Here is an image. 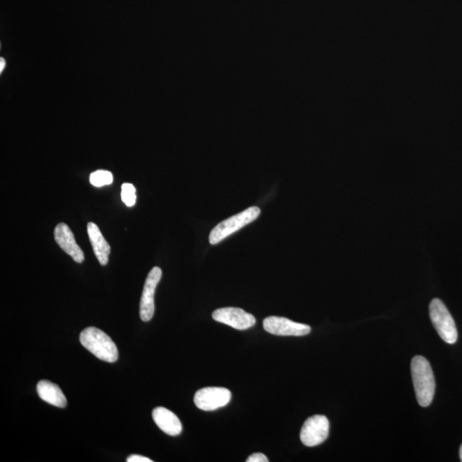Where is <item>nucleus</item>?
I'll return each mask as SVG.
<instances>
[{
	"mask_svg": "<svg viewBox=\"0 0 462 462\" xmlns=\"http://www.w3.org/2000/svg\"><path fill=\"white\" fill-rule=\"evenodd\" d=\"M122 201L127 206H133L137 201L135 187L131 183H123L122 185Z\"/></svg>",
	"mask_w": 462,
	"mask_h": 462,
	"instance_id": "obj_15",
	"label": "nucleus"
},
{
	"mask_svg": "<svg viewBox=\"0 0 462 462\" xmlns=\"http://www.w3.org/2000/svg\"><path fill=\"white\" fill-rule=\"evenodd\" d=\"M260 214L261 209L258 206H252V208L244 210L242 213L221 222L210 233L209 242L212 245H216L227 238L229 236L232 235L233 233L241 230L246 225L256 220Z\"/></svg>",
	"mask_w": 462,
	"mask_h": 462,
	"instance_id": "obj_3",
	"label": "nucleus"
},
{
	"mask_svg": "<svg viewBox=\"0 0 462 462\" xmlns=\"http://www.w3.org/2000/svg\"><path fill=\"white\" fill-rule=\"evenodd\" d=\"M247 462H268V457L265 456L264 454L261 453H255L252 454L249 458H247Z\"/></svg>",
	"mask_w": 462,
	"mask_h": 462,
	"instance_id": "obj_16",
	"label": "nucleus"
},
{
	"mask_svg": "<svg viewBox=\"0 0 462 462\" xmlns=\"http://www.w3.org/2000/svg\"><path fill=\"white\" fill-rule=\"evenodd\" d=\"M213 318L217 322L240 330L253 328L256 323L253 315L238 307L220 308L213 311Z\"/></svg>",
	"mask_w": 462,
	"mask_h": 462,
	"instance_id": "obj_7",
	"label": "nucleus"
},
{
	"mask_svg": "<svg viewBox=\"0 0 462 462\" xmlns=\"http://www.w3.org/2000/svg\"><path fill=\"white\" fill-rule=\"evenodd\" d=\"M112 182H114V175L110 171L99 170L90 175V183L97 187L110 185Z\"/></svg>",
	"mask_w": 462,
	"mask_h": 462,
	"instance_id": "obj_14",
	"label": "nucleus"
},
{
	"mask_svg": "<svg viewBox=\"0 0 462 462\" xmlns=\"http://www.w3.org/2000/svg\"><path fill=\"white\" fill-rule=\"evenodd\" d=\"M161 277H162V270L157 266L153 268L146 277L140 302V317L144 322L151 321L155 311L154 294Z\"/></svg>",
	"mask_w": 462,
	"mask_h": 462,
	"instance_id": "obj_9",
	"label": "nucleus"
},
{
	"mask_svg": "<svg viewBox=\"0 0 462 462\" xmlns=\"http://www.w3.org/2000/svg\"><path fill=\"white\" fill-rule=\"evenodd\" d=\"M329 429V420L325 416H311L303 424L300 431V440L307 447L321 445L328 439Z\"/></svg>",
	"mask_w": 462,
	"mask_h": 462,
	"instance_id": "obj_5",
	"label": "nucleus"
},
{
	"mask_svg": "<svg viewBox=\"0 0 462 462\" xmlns=\"http://www.w3.org/2000/svg\"><path fill=\"white\" fill-rule=\"evenodd\" d=\"M430 318L438 335L445 343L454 344L457 341L456 323L441 300L433 299L429 307Z\"/></svg>",
	"mask_w": 462,
	"mask_h": 462,
	"instance_id": "obj_4",
	"label": "nucleus"
},
{
	"mask_svg": "<svg viewBox=\"0 0 462 462\" xmlns=\"http://www.w3.org/2000/svg\"><path fill=\"white\" fill-rule=\"evenodd\" d=\"M153 419L157 426L164 433L176 437L182 433L183 426L181 422L174 413L163 407L153 409Z\"/></svg>",
	"mask_w": 462,
	"mask_h": 462,
	"instance_id": "obj_11",
	"label": "nucleus"
},
{
	"mask_svg": "<svg viewBox=\"0 0 462 462\" xmlns=\"http://www.w3.org/2000/svg\"><path fill=\"white\" fill-rule=\"evenodd\" d=\"M37 392L40 399L58 408H66L67 400L65 395L57 385L50 381L41 380L37 385Z\"/></svg>",
	"mask_w": 462,
	"mask_h": 462,
	"instance_id": "obj_13",
	"label": "nucleus"
},
{
	"mask_svg": "<svg viewBox=\"0 0 462 462\" xmlns=\"http://www.w3.org/2000/svg\"><path fill=\"white\" fill-rule=\"evenodd\" d=\"M460 459H461V461H462V445H461V448H460Z\"/></svg>",
	"mask_w": 462,
	"mask_h": 462,
	"instance_id": "obj_19",
	"label": "nucleus"
},
{
	"mask_svg": "<svg viewBox=\"0 0 462 462\" xmlns=\"http://www.w3.org/2000/svg\"><path fill=\"white\" fill-rule=\"evenodd\" d=\"M80 341L82 346L104 362L114 363L118 359V351L114 341L100 329L88 328L82 330Z\"/></svg>",
	"mask_w": 462,
	"mask_h": 462,
	"instance_id": "obj_2",
	"label": "nucleus"
},
{
	"mask_svg": "<svg viewBox=\"0 0 462 462\" xmlns=\"http://www.w3.org/2000/svg\"><path fill=\"white\" fill-rule=\"evenodd\" d=\"M0 65H1V66H0V71H2L3 68L5 67L6 65L5 60H3V59H0Z\"/></svg>",
	"mask_w": 462,
	"mask_h": 462,
	"instance_id": "obj_18",
	"label": "nucleus"
},
{
	"mask_svg": "<svg viewBox=\"0 0 462 462\" xmlns=\"http://www.w3.org/2000/svg\"><path fill=\"white\" fill-rule=\"evenodd\" d=\"M231 400V392L221 387H208L199 390L194 395V403L203 411H213L224 407Z\"/></svg>",
	"mask_w": 462,
	"mask_h": 462,
	"instance_id": "obj_6",
	"label": "nucleus"
},
{
	"mask_svg": "<svg viewBox=\"0 0 462 462\" xmlns=\"http://www.w3.org/2000/svg\"><path fill=\"white\" fill-rule=\"evenodd\" d=\"M411 373L417 401L422 407H428L433 400L436 383L429 362L423 356L412 360Z\"/></svg>",
	"mask_w": 462,
	"mask_h": 462,
	"instance_id": "obj_1",
	"label": "nucleus"
},
{
	"mask_svg": "<svg viewBox=\"0 0 462 462\" xmlns=\"http://www.w3.org/2000/svg\"><path fill=\"white\" fill-rule=\"evenodd\" d=\"M54 238L59 246L77 263L84 261V253L75 240L73 232L65 223H60L54 230Z\"/></svg>",
	"mask_w": 462,
	"mask_h": 462,
	"instance_id": "obj_10",
	"label": "nucleus"
},
{
	"mask_svg": "<svg viewBox=\"0 0 462 462\" xmlns=\"http://www.w3.org/2000/svg\"><path fill=\"white\" fill-rule=\"evenodd\" d=\"M128 462H153L152 460H150L148 457H144L142 456H138V454H132L127 458Z\"/></svg>",
	"mask_w": 462,
	"mask_h": 462,
	"instance_id": "obj_17",
	"label": "nucleus"
},
{
	"mask_svg": "<svg viewBox=\"0 0 462 462\" xmlns=\"http://www.w3.org/2000/svg\"><path fill=\"white\" fill-rule=\"evenodd\" d=\"M88 234L98 261L101 265H107L111 253L110 245L95 223L88 224Z\"/></svg>",
	"mask_w": 462,
	"mask_h": 462,
	"instance_id": "obj_12",
	"label": "nucleus"
},
{
	"mask_svg": "<svg viewBox=\"0 0 462 462\" xmlns=\"http://www.w3.org/2000/svg\"><path fill=\"white\" fill-rule=\"evenodd\" d=\"M266 332L277 336H306L311 332L309 325L300 324L284 317L270 316L264 319Z\"/></svg>",
	"mask_w": 462,
	"mask_h": 462,
	"instance_id": "obj_8",
	"label": "nucleus"
}]
</instances>
